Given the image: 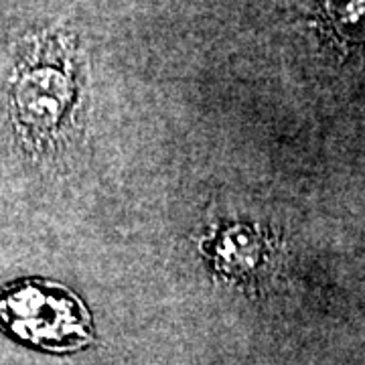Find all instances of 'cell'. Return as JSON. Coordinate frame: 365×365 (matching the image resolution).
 I'll return each instance as SVG.
<instances>
[{
  "label": "cell",
  "mask_w": 365,
  "mask_h": 365,
  "mask_svg": "<svg viewBox=\"0 0 365 365\" xmlns=\"http://www.w3.org/2000/svg\"><path fill=\"white\" fill-rule=\"evenodd\" d=\"M69 81L63 67L39 57L19 67L13 81V110L16 126L26 138H37L57 124L69 98Z\"/></svg>",
  "instance_id": "2"
},
{
  "label": "cell",
  "mask_w": 365,
  "mask_h": 365,
  "mask_svg": "<svg viewBox=\"0 0 365 365\" xmlns=\"http://www.w3.org/2000/svg\"><path fill=\"white\" fill-rule=\"evenodd\" d=\"M0 323L19 339L51 351H73L91 339L83 302L69 288L41 278L0 290Z\"/></svg>",
  "instance_id": "1"
}]
</instances>
